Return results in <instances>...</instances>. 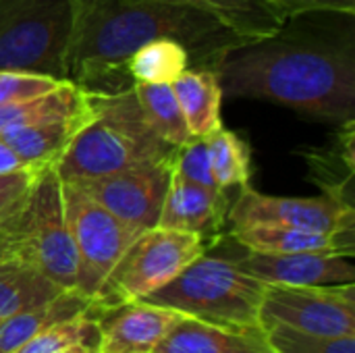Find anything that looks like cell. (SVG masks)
Returning a JSON list of instances; mask_svg holds the SVG:
<instances>
[{
  "label": "cell",
  "mask_w": 355,
  "mask_h": 353,
  "mask_svg": "<svg viewBox=\"0 0 355 353\" xmlns=\"http://www.w3.org/2000/svg\"><path fill=\"white\" fill-rule=\"evenodd\" d=\"M133 89L148 125L162 141L173 148H181L191 139L185 117L171 85L133 83Z\"/></svg>",
  "instance_id": "cell-24"
},
{
  "label": "cell",
  "mask_w": 355,
  "mask_h": 353,
  "mask_svg": "<svg viewBox=\"0 0 355 353\" xmlns=\"http://www.w3.org/2000/svg\"><path fill=\"white\" fill-rule=\"evenodd\" d=\"M270 4L285 21L306 12H339L347 17L355 12V0H270Z\"/></svg>",
  "instance_id": "cell-30"
},
{
  "label": "cell",
  "mask_w": 355,
  "mask_h": 353,
  "mask_svg": "<svg viewBox=\"0 0 355 353\" xmlns=\"http://www.w3.org/2000/svg\"><path fill=\"white\" fill-rule=\"evenodd\" d=\"M62 204L77 256L75 291L92 302L116 260L141 231L116 218L73 183H62Z\"/></svg>",
  "instance_id": "cell-8"
},
{
  "label": "cell",
  "mask_w": 355,
  "mask_h": 353,
  "mask_svg": "<svg viewBox=\"0 0 355 353\" xmlns=\"http://www.w3.org/2000/svg\"><path fill=\"white\" fill-rule=\"evenodd\" d=\"M175 173L189 179V181H193V183H200V185H206V187H218L216 181H214V175H212L206 137H191L187 144L177 148V152H175Z\"/></svg>",
  "instance_id": "cell-28"
},
{
  "label": "cell",
  "mask_w": 355,
  "mask_h": 353,
  "mask_svg": "<svg viewBox=\"0 0 355 353\" xmlns=\"http://www.w3.org/2000/svg\"><path fill=\"white\" fill-rule=\"evenodd\" d=\"M94 314L100 325L96 353H154L183 316L146 302H131L106 312L94 310Z\"/></svg>",
  "instance_id": "cell-14"
},
{
  "label": "cell",
  "mask_w": 355,
  "mask_h": 353,
  "mask_svg": "<svg viewBox=\"0 0 355 353\" xmlns=\"http://www.w3.org/2000/svg\"><path fill=\"white\" fill-rule=\"evenodd\" d=\"M235 243L256 254H300V252H339L354 258V235L312 233L291 227L252 225L231 229Z\"/></svg>",
  "instance_id": "cell-16"
},
{
  "label": "cell",
  "mask_w": 355,
  "mask_h": 353,
  "mask_svg": "<svg viewBox=\"0 0 355 353\" xmlns=\"http://www.w3.org/2000/svg\"><path fill=\"white\" fill-rule=\"evenodd\" d=\"M62 353H96V347L94 345H75V347H71V350Z\"/></svg>",
  "instance_id": "cell-34"
},
{
  "label": "cell",
  "mask_w": 355,
  "mask_h": 353,
  "mask_svg": "<svg viewBox=\"0 0 355 353\" xmlns=\"http://www.w3.org/2000/svg\"><path fill=\"white\" fill-rule=\"evenodd\" d=\"M37 173L40 171H17L0 175V212H4L10 204H15L29 191Z\"/></svg>",
  "instance_id": "cell-32"
},
{
  "label": "cell",
  "mask_w": 355,
  "mask_h": 353,
  "mask_svg": "<svg viewBox=\"0 0 355 353\" xmlns=\"http://www.w3.org/2000/svg\"><path fill=\"white\" fill-rule=\"evenodd\" d=\"M260 325H285L324 337H355V283L320 287L266 285Z\"/></svg>",
  "instance_id": "cell-10"
},
{
  "label": "cell",
  "mask_w": 355,
  "mask_h": 353,
  "mask_svg": "<svg viewBox=\"0 0 355 353\" xmlns=\"http://www.w3.org/2000/svg\"><path fill=\"white\" fill-rule=\"evenodd\" d=\"M264 289L266 283L241 270L231 258L204 252L171 283L139 302L162 306L233 333L262 335L260 306Z\"/></svg>",
  "instance_id": "cell-4"
},
{
  "label": "cell",
  "mask_w": 355,
  "mask_h": 353,
  "mask_svg": "<svg viewBox=\"0 0 355 353\" xmlns=\"http://www.w3.org/2000/svg\"><path fill=\"white\" fill-rule=\"evenodd\" d=\"M268 353H355V337H324L285 325L262 327Z\"/></svg>",
  "instance_id": "cell-27"
},
{
  "label": "cell",
  "mask_w": 355,
  "mask_h": 353,
  "mask_svg": "<svg viewBox=\"0 0 355 353\" xmlns=\"http://www.w3.org/2000/svg\"><path fill=\"white\" fill-rule=\"evenodd\" d=\"M58 85L60 81L52 77L21 71H0V106L44 96Z\"/></svg>",
  "instance_id": "cell-29"
},
{
  "label": "cell",
  "mask_w": 355,
  "mask_h": 353,
  "mask_svg": "<svg viewBox=\"0 0 355 353\" xmlns=\"http://www.w3.org/2000/svg\"><path fill=\"white\" fill-rule=\"evenodd\" d=\"M171 37L185 46L191 69H214L218 58L245 44L214 17L158 0H75L64 81L89 94L133 85L129 56L144 44Z\"/></svg>",
  "instance_id": "cell-1"
},
{
  "label": "cell",
  "mask_w": 355,
  "mask_h": 353,
  "mask_svg": "<svg viewBox=\"0 0 355 353\" xmlns=\"http://www.w3.org/2000/svg\"><path fill=\"white\" fill-rule=\"evenodd\" d=\"M154 353H268V350L262 335H241L181 316Z\"/></svg>",
  "instance_id": "cell-18"
},
{
  "label": "cell",
  "mask_w": 355,
  "mask_h": 353,
  "mask_svg": "<svg viewBox=\"0 0 355 353\" xmlns=\"http://www.w3.org/2000/svg\"><path fill=\"white\" fill-rule=\"evenodd\" d=\"M227 225L231 229L252 225L291 227L312 233L329 235H354V204L331 193L314 198H285L268 196L243 185L229 206Z\"/></svg>",
  "instance_id": "cell-9"
},
{
  "label": "cell",
  "mask_w": 355,
  "mask_h": 353,
  "mask_svg": "<svg viewBox=\"0 0 355 353\" xmlns=\"http://www.w3.org/2000/svg\"><path fill=\"white\" fill-rule=\"evenodd\" d=\"M241 270L266 285L320 287L355 283L352 256L339 252H300V254H256L248 252L231 258Z\"/></svg>",
  "instance_id": "cell-12"
},
{
  "label": "cell",
  "mask_w": 355,
  "mask_h": 353,
  "mask_svg": "<svg viewBox=\"0 0 355 353\" xmlns=\"http://www.w3.org/2000/svg\"><path fill=\"white\" fill-rule=\"evenodd\" d=\"M187 69H191L189 52L171 37H158L144 44L127 60V75L133 83L171 85Z\"/></svg>",
  "instance_id": "cell-23"
},
{
  "label": "cell",
  "mask_w": 355,
  "mask_h": 353,
  "mask_svg": "<svg viewBox=\"0 0 355 353\" xmlns=\"http://www.w3.org/2000/svg\"><path fill=\"white\" fill-rule=\"evenodd\" d=\"M17 258L33 264L62 289L75 291L77 256L62 204V181L54 166L40 171L25 196Z\"/></svg>",
  "instance_id": "cell-7"
},
{
  "label": "cell",
  "mask_w": 355,
  "mask_h": 353,
  "mask_svg": "<svg viewBox=\"0 0 355 353\" xmlns=\"http://www.w3.org/2000/svg\"><path fill=\"white\" fill-rule=\"evenodd\" d=\"M92 117H94V102L92 108L85 112L48 119L27 127L6 129L0 131V135L29 169L44 171L58 162L67 146L92 121Z\"/></svg>",
  "instance_id": "cell-15"
},
{
  "label": "cell",
  "mask_w": 355,
  "mask_h": 353,
  "mask_svg": "<svg viewBox=\"0 0 355 353\" xmlns=\"http://www.w3.org/2000/svg\"><path fill=\"white\" fill-rule=\"evenodd\" d=\"M191 137H206L220 123L223 92L214 69H187L171 83Z\"/></svg>",
  "instance_id": "cell-19"
},
{
  "label": "cell",
  "mask_w": 355,
  "mask_h": 353,
  "mask_svg": "<svg viewBox=\"0 0 355 353\" xmlns=\"http://www.w3.org/2000/svg\"><path fill=\"white\" fill-rule=\"evenodd\" d=\"M229 196L218 187H206L193 183L175 173L160 210L158 227L193 233L206 246L216 241L227 225Z\"/></svg>",
  "instance_id": "cell-13"
},
{
  "label": "cell",
  "mask_w": 355,
  "mask_h": 353,
  "mask_svg": "<svg viewBox=\"0 0 355 353\" xmlns=\"http://www.w3.org/2000/svg\"><path fill=\"white\" fill-rule=\"evenodd\" d=\"M206 243L193 235L154 227L141 231L116 260L92 300L96 312H106L162 289L185 266L206 252Z\"/></svg>",
  "instance_id": "cell-6"
},
{
  "label": "cell",
  "mask_w": 355,
  "mask_h": 353,
  "mask_svg": "<svg viewBox=\"0 0 355 353\" xmlns=\"http://www.w3.org/2000/svg\"><path fill=\"white\" fill-rule=\"evenodd\" d=\"M175 154L156 162L123 169L110 175L73 183L100 206L137 231L158 227L160 210L171 185Z\"/></svg>",
  "instance_id": "cell-11"
},
{
  "label": "cell",
  "mask_w": 355,
  "mask_h": 353,
  "mask_svg": "<svg viewBox=\"0 0 355 353\" xmlns=\"http://www.w3.org/2000/svg\"><path fill=\"white\" fill-rule=\"evenodd\" d=\"M25 196L15 204H10L4 212H0V262L8 258H17L19 243H21V212H23Z\"/></svg>",
  "instance_id": "cell-31"
},
{
  "label": "cell",
  "mask_w": 355,
  "mask_h": 353,
  "mask_svg": "<svg viewBox=\"0 0 355 353\" xmlns=\"http://www.w3.org/2000/svg\"><path fill=\"white\" fill-rule=\"evenodd\" d=\"M17 171H33V169H29V166L15 154V150L4 141V137L0 135V175L17 173Z\"/></svg>",
  "instance_id": "cell-33"
},
{
  "label": "cell",
  "mask_w": 355,
  "mask_h": 353,
  "mask_svg": "<svg viewBox=\"0 0 355 353\" xmlns=\"http://www.w3.org/2000/svg\"><path fill=\"white\" fill-rule=\"evenodd\" d=\"M92 108V94L71 81H60L52 92L15 104L0 106V131L27 127L40 121L79 114Z\"/></svg>",
  "instance_id": "cell-22"
},
{
  "label": "cell",
  "mask_w": 355,
  "mask_h": 353,
  "mask_svg": "<svg viewBox=\"0 0 355 353\" xmlns=\"http://www.w3.org/2000/svg\"><path fill=\"white\" fill-rule=\"evenodd\" d=\"M202 10L245 42L272 37L283 31L285 19L270 0H158Z\"/></svg>",
  "instance_id": "cell-17"
},
{
  "label": "cell",
  "mask_w": 355,
  "mask_h": 353,
  "mask_svg": "<svg viewBox=\"0 0 355 353\" xmlns=\"http://www.w3.org/2000/svg\"><path fill=\"white\" fill-rule=\"evenodd\" d=\"M62 291L67 289L21 258L0 262V320L44 306Z\"/></svg>",
  "instance_id": "cell-21"
},
{
  "label": "cell",
  "mask_w": 355,
  "mask_h": 353,
  "mask_svg": "<svg viewBox=\"0 0 355 353\" xmlns=\"http://www.w3.org/2000/svg\"><path fill=\"white\" fill-rule=\"evenodd\" d=\"M92 121L73 137L54 164L62 183L96 179L177 152L148 125L133 85L114 94H92Z\"/></svg>",
  "instance_id": "cell-3"
},
{
  "label": "cell",
  "mask_w": 355,
  "mask_h": 353,
  "mask_svg": "<svg viewBox=\"0 0 355 353\" xmlns=\"http://www.w3.org/2000/svg\"><path fill=\"white\" fill-rule=\"evenodd\" d=\"M206 144L214 181L223 191L235 187L241 189L250 183V148L237 133L220 125L210 135H206Z\"/></svg>",
  "instance_id": "cell-25"
},
{
  "label": "cell",
  "mask_w": 355,
  "mask_h": 353,
  "mask_svg": "<svg viewBox=\"0 0 355 353\" xmlns=\"http://www.w3.org/2000/svg\"><path fill=\"white\" fill-rule=\"evenodd\" d=\"M75 0H0V71L64 81Z\"/></svg>",
  "instance_id": "cell-5"
},
{
  "label": "cell",
  "mask_w": 355,
  "mask_h": 353,
  "mask_svg": "<svg viewBox=\"0 0 355 353\" xmlns=\"http://www.w3.org/2000/svg\"><path fill=\"white\" fill-rule=\"evenodd\" d=\"M223 98L268 100L333 123L355 117V56L352 46L283 40L245 42L214 64Z\"/></svg>",
  "instance_id": "cell-2"
},
{
  "label": "cell",
  "mask_w": 355,
  "mask_h": 353,
  "mask_svg": "<svg viewBox=\"0 0 355 353\" xmlns=\"http://www.w3.org/2000/svg\"><path fill=\"white\" fill-rule=\"evenodd\" d=\"M100 325L89 306V310L71 320L52 325L31 337L12 353H62L75 345H94L98 347Z\"/></svg>",
  "instance_id": "cell-26"
},
{
  "label": "cell",
  "mask_w": 355,
  "mask_h": 353,
  "mask_svg": "<svg viewBox=\"0 0 355 353\" xmlns=\"http://www.w3.org/2000/svg\"><path fill=\"white\" fill-rule=\"evenodd\" d=\"M89 306L92 302L87 298L79 295L73 289H67L44 306L2 318L0 320V353H12L23 343H27L31 337L42 333L44 329L85 314Z\"/></svg>",
  "instance_id": "cell-20"
}]
</instances>
